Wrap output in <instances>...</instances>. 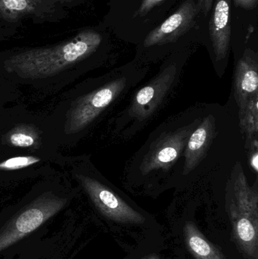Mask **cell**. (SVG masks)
Listing matches in <instances>:
<instances>
[{"label": "cell", "mask_w": 258, "mask_h": 259, "mask_svg": "<svg viewBox=\"0 0 258 259\" xmlns=\"http://www.w3.org/2000/svg\"><path fill=\"white\" fill-rule=\"evenodd\" d=\"M101 36L85 30L67 42L49 48L33 49L12 56L5 62L9 72L24 78L51 77L80 62L99 47Z\"/></svg>", "instance_id": "6da1fadb"}, {"label": "cell", "mask_w": 258, "mask_h": 259, "mask_svg": "<svg viewBox=\"0 0 258 259\" xmlns=\"http://www.w3.org/2000/svg\"><path fill=\"white\" fill-rule=\"evenodd\" d=\"M229 215L233 235L243 253L251 255L258 250V193L251 188L242 170L234 184V199L229 202Z\"/></svg>", "instance_id": "7a4b0ae2"}, {"label": "cell", "mask_w": 258, "mask_h": 259, "mask_svg": "<svg viewBox=\"0 0 258 259\" xmlns=\"http://www.w3.org/2000/svg\"><path fill=\"white\" fill-rule=\"evenodd\" d=\"M66 202V199L51 193L36 199L0 231V252L38 229L60 211Z\"/></svg>", "instance_id": "3957f363"}, {"label": "cell", "mask_w": 258, "mask_h": 259, "mask_svg": "<svg viewBox=\"0 0 258 259\" xmlns=\"http://www.w3.org/2000/svg\"><path fill=\"white\" fill-rule=\"evenodd\" d=\"M125 84V79H118L78 100L67 116L65 133L76 134L89 125L122 92Z\"/></svg>", "instance_id": "277c9868"}, {"label": "cell", "mask_w": 258, "mask_h": 259, "mask_svg": "<svg viewBox=\"0 0 258 259\" xmlns=\"http://www.w3.org/2000/svg\"><path fill=\"white\" fill-rule=\"evenodd\" d=\"M77 178L98 211L108 219L135 225L145 222V218L140 213L99 181L83 175H77Z\"/></svg>", "instance_id": "5b68a950"}, {"label": "cell", "mask_w": 258, "mask_h": 259, "mask_svg": "<svg viewBox=\"0 0 258 259\" xmlns=\"http://www.w3.org/2000/svg\"><path fill=\"white\" fill-rule=\"evenodd\" d=\"M198 13L195 2L186 0L168 19L147 35L144 47H151L176 42L192 28Z\"/></svg>", "instance_id": "8992f818"}, {"label": "cell", "mask_w": 258, "mask_h": 259, "mask_svg": "<svg viewBox=\"0 0 258 259\" xmlns=\"http://www.w3.org/2000/svg\"><path fill=\"white\" fill-rule=\"evenodd\" d=\"M175 67H169L154 81L141 89L133 100L132 113L142 118L149 115L162 102L171 87L175 76Z\"/></svg>", "instance_id": "52a82bcc"}, {"label": "cell", "mask_w": 258, "mask_h": 259, "mask_svg": "<svg viewBox=\"0 0 258 259\" xmlns=\"http://www.w3.org/2000/svg\"><path fill=\"white\" fill-rule=\"evenodd\" d=\"M257 69V54L246 49L235 72V98L239 108L243 107L251 97L258 94Z\"/></svg>", "instance_id": "ba28073f"}, {"label": "cell", "mask_w": 258, "mask_h": 259, "mask_svg": "<svg viewBox=\"0 0 258 259\" xmlns=\"http://www.w3.org/2000/svg\"><path fill=\"white\" fill-rule=\"evenodd\" d=\"M230 6L231 0H215L213 13L209 21L210 37L218 61L224 59L230 50Z\"/></svg>", "instance_id": "9c48e42d"}, {"label": "cell", "mask_w": 258, "mask_h": 259, "mask_svg": "<svg viewBox=\"0 0 258 259\" xmlns=\"http://www.w3.org/2000/svg\"><path fill=\"white\" fill-rule=\"evenodd\" d=\"M189 130L177 131L159 143L144 162L143 172L148 173L156 169L163 168L172 164L180 154L189 140Z\"/></svg>", "instance_id": "30bf717a"}, {"label": "cell", "mask_w": 258, "mask_h": 259, "mask_svg": "<svg viewBox=\"0 0 258 259\" xmlns=\"http://www.w3.org/2000/svg\"><path fill=\"white\" fill-rule=\"evenodd\" d=\"M213 133V121L212 118H207L191 134L186 143L185 173H189L196 167L212 140Z\"/></svg>", "instance_id": "8fae6325"}, {"label": "cell", "mask_w": 258, "mask_h": 259, "mask_svg": "<svg viewBox=\"0 0 258 259\" xmlns=\"http://www.w3.org/2000/svg\"><path fill=\"white\" fill-rule=\"evenodd\" d=\"M186 246L196 259H225L221 251L206 240L194 223L188 222L184 227Z\"/></svg>", "instance_id": "7c38bea8"}, {"label": "cell", "mask_w": 258, "mask_h": 259, "mask_svg": "<svg viewBox=\"0 0 258 259\" xmlns=\"http://www.w3.org/2000/svg\"><path fill=\"white\" fill-rule=\"evenodd\" d=\"M239 120L247 150L257 147L258 94L251 97L243 107L239 108Z\"/></svg>", "instance_id": "4fadbf2b"}, {"label": "cell", "mask_w": 258, "mask_h": 259, "mask_svg": "<svg viewBox=\"0 0 258 259\" xmlns=\"http://www.w3.org/2000/svg\"><path fill=\"white\" fill-rule=\"evenodd\" d=\"M49 0H0V15L15 20L28 14L35 13Z\"/></svg>", "instance_id": "5bb4252c"}, {"label": "cell", "mask_w": 258, "mask_h": 259, "mask_svg": "<svg viewBox=\"0 0 258 259\" xmlns=\"http://www.w3.org/2000/svg\"><path fill=\"white\" fill-rule=\"evenodd\" d=\"M8 136L9 143L16 147H31L36 144L38 140L37 134L27 127H18L12 130Z\"/></svg>", "instance_id": "9a60e30c"}, {"label": "cell", "mask_w": 258, "mask_h": 259, "mask_svg": "<svg viewBox=\"0 0 258 259\" xmlns=\"http://www.w3.org/2000/svg\"><path fill=\"white\" fill-rule=\"evenodd\" d=\"M39 161L40 158L34 156L15 157L0 163V170H18L33 165Z\"/></svg>", "instance_id": "2e32d148"}, {"label": "cell", "mask_w": 258, "mask_h": 259, "mask_svg": "<svg viewBox=\"0 0 258 259\" xmlns=\"http://www.w3.org/2000/svg\"><path fill=\"white\" fill-rule=\"evenodd\" d=\"M164 0H142L139 9L136 11V15L138 17L145 16L153 8L160 4Z\"/></svg>", "instance_id": "e0dca14e"}, {"label": "cell", "mask_w": 258, "mask_h": 259, "mask_svg": "<svg viewBox=\"0 0 258 259\" xmlns=\"http://www.w3.org/2000/svg\"><path fill=\"white\" fill-rule=\"evenodd\" d=\"M214 2L215 0H198L196 8L198 12H202L204 16H207L213 6Z\"/></svg>", "instance_id": "ac0fdd59"}, {"label": "cell", "mask_w": 258, "mask_h": 259, "mask_svg": "<svg viewBox=\"0 0 258 259\" xmlns=\"http://www.w3.org/2000/svg\"><path fill=\"white\" fill-rule=\"evenodd\" d=\"M235 5L245 9H252L256 7L257 0H234Z\"/></svg>", "instance_id": "d6986e66"}, {"label": "cell", "mask_w": 258, "mask_h": 259, "mask_svg": "<svg viewBox=\"0 0 258 259\" xmlns=\"http://www.w3.org/2000/svg\"><path fill=\"white\" fill-rule=\"evenodd\" d=\"M249 153L250 163L251 167L254 168V171L257 172L258 166V152L257 149H251L248 150Z\"/></svg>", "instance_id": "ffe728a7"}, {"label": "cell", "mask_w": 258, "mask_h": 259, "mask_svg": "<svg viewBox=\"0 0 258 259\" xmlns=\"http://www.w3.org/2000/svg\"><path fill=\"white\" fill-rule=\"evenodd\" d=\"M144 259H160V258H158V257L156 256V255H150V256L146 257V258H145Z\"/></svg>", "instance_id": "44dd1931"}]
</instances>
